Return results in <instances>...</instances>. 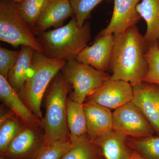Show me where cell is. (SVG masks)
<instances>
[{"label": "cell", "instance_id": "cell-1", "mask_svg": "<svg viewBox=\"0 0 159 159\" xmlns=\"http://www.w3.org/2000/svg\"><path fill=\"white\" fill-rule=\"evenodd\" d=\"M110 66L111 80H122L132 87L143 82L148 70L146 58L148 45L136 25L114 34Z\"/></svg>", "mask_w": 159, "mask_h": 159}, {"label": "cell", "instance_id": "cell-2", "mask_svg": "<svg viewBox=\"0 0 159 159\" xmlns=\"http://www.w3.org/2000/svg\"><path fill=\"white\" fill-rule=\"evenodd\" d=\"M41 52L46 57L66 61L75 59L87 46L91 38L90 25L86 21L82 27L75 17L60 28L37 35Z\"/></svg>", "mask_w": 159, "mask_h": 159}, {"label": "cell", "instance_id": "cell-3", "mask_svg": "<svg viewBox=\"0 0 159 159\" xmlns=\"http://www.w3.org/2000/svg\"><path fill=\"white\" fill-rule=\"evenodd\" d=\"M70 87L59 72L48 88L46 114L42 120L45 131L42 146L71 140L66 114L67 96Z\"/></svg>", "mask_w": 159, "mask_h": 159}, {"label": "cell", "instance_id": "cell-4", "mask_svg": "<svg viewBox=\"0 0 159 159\" xmlns=\"http://www.w3.org/2000/svg\"><path fill=\"white\" fill-rule=\"evenodd\" d=\"M66 62L62 60L49 58L40 51H34L28 77L18 93L29 109L41 120V105L43 97L51 81Z\"/></svg>", "mask_w": 159, "mask_h": 159}, {"label": "cell", "instance_id": "cell-5", "mask_svg": "<svg viewBox=\"0 0 159 159\" xmlns=\"http://www.w3.org/2000/svg\"><path fill=\"white\" fill-rule=\"evenodd\" d=\"M60 72L73 89L70 98L81 104L111 78L107 72L98 70L76 59L66 61Z\"/></svg>", "mask_w": 159, "mask_h": 159}, {"label": "cell", "instance_id": "cell-6", "mask_svg": "<svg viewBox=\"0 0 159 159\" xmlns=\"http://www.w3.org/2000/svg\"><path fill=\"white\" fill-rule=\"evenodd\" d=\"M0 40L15 48L26 46L41 51L37 37L21 14L18 3L12 1H0Z\"/></svg>", "mask_w": 159, "mask_h": 159}, {"label": "cell", "instance_id": "cell-7", "mask_svg": "<svg viewBox=\"0 0 159 159\" xmlns=\"http://www.w3.org/2000/svg\"><path fill=\"white\" fill-rule=\"evenodd\" d=\"M113 129L133 139L150 136L155 133L149 122L132 101L115 110Z\"/></svg>", "mask_w": 159, "mask_h": 159}, {"label": "cell", "instance_id": "cell-8", "mask_svg": "<svg viewBox=\"0 0 159 159\" xmlns=\"http://www.w3.org/2000/svg\"><path fill=\"white\" fill-rule=\"evenodd\" d=\"M114 34H98L93 44L82 50L76 59L98 70H110L114 43Z\"/></svg>", "mask_w": 159, "mask_h": 159}, {"label": "cell", "instance_id": "cell-9", "mask_svg": "<svg viewBox=\"0 0 159 159\" xmlns=\"http://www.w3.org/2000/svg\"><path fill=\"white\" fill-rule=\"evenodd\" d=\"M132 101L149 122L155 133L159 135V88L142 82L133 87Z\"/></svg>", "mask_w": 159, "mask_h": 159}, {"label": "cell", "instance_id": "cell-10", "mask_svg": "<svg viewBox=\"0 0 159 159\" xmlns=\"http://www.w3.org/2000/svg\"><path fill=\"white\" fill-rule=\"evenodd\" d=\"M133 98V89L130 84L110 80L88 99L109 109L115 110L132 101Z\"/></svg>", "mask_w": 159, "mask_h": 159}, {"label": "cell", "instance_id": "cell-11", "mask_svg": "<svg viewBox=\"0 0 159 159\" xmlns=\"http://www.w3.org/2000/svg\"><path fill=\"white\" fill-rule=\"evenodd\" d=\"M142 0H114L112 15L108 25L99 34H115L136 25L142 19L137 7Z\"/></svg>", "mask_w": 159, "mask_h": 159}, {"label": "cell", "instance_id": "cell-12", "mask_svg": "<svg viewBox=\"0 0 159 159\" xmlns=\"http://www.w3.org/2000/svg\"><path fill=\"white\" fill-rule=\"evenodd\" d=\"M74 15L70 0H49L36 21L33 32L38 35L51 27L60 28L66 20Z\"/></svg>", "mask_w": 159, "mask_h": 159}, {"label": "cell", "instance_id": "cell-13", "mask_svg": "<svg viewBox=\"0 0 159 159\" xmlns=\"http://www.w3.org/2000/svg\"><path fill=\"white\" fill-rule=\"evenodd\" d=\"M86 120L87 135L92 140L113 129V113L110 109L88 100L83 104Z\"/></svg>", "mask_w": 159, "mask_h": 159}, {"label": "cell", "instance_id": "cell-14", "mask_svg": "<svg viewBox=\"0 0 159 159\" xmlns=\"http://www.w3.org/2000/svg\"><path fill=\"white\" fill-rule=\"evenodd\" d=\"M0 98L22 121L31 127L42 124L21 99L17 91L9 84L7 79L0 74Z\"/></svg>", "mask_w": 159, "mask_h": 159}, {"label": "cell", "instance_id": "cell-15", "mask_svg": "<svg viewBox=\"0 0 159 159\" xmlns=\"http://www.w3.org/2000/svg\"><path fill=\"white\" fill-rule=\"evenodd\" d=\"M127 137L112 130L93 140L105 159H129L132 154Z\"/></svg>", "mask_w": 159, "mask_h": 159}, {"label": "cell", "instance_id": "cell-16", "mask_svg": "<svg viewBox=\"0 0 159 159\" xmlns=\"http://www.w3.org/2000/svg\"><path fill=\"white\" fill-rule=\"evenodd\" d=\"M137 10L147 25L144 37L148 45L159 40V0H142Z\"/></svg>", "mask_w": 159, "mask_h": 159}, {"label": "cell", "instance_id": "cell-17", "mask_svg": "<svg viewBox=\"0 0 159 159\" xmlns=\"http://www.w3.org/2000/svg\"><path fill=\"white\" fill-rule=\"evenodd\" d=\"M34 51L29 46H21L17 60L8 74L7 80L17 92L21 88L28 77Z\"/></svg>", "mask_w": 159, "mask_h": 159}, {"label": "cell", "instance_id": "cell-18", "mask_svg": "<svg viewBox=\"0 0 159 159\" xmlns=\"http://www.w3.org/2000/svg\"><path fill=\"white\" fill-rule=\"evenodd\" d=\"M67 121L72 144L87 134L86 120L83 104L72 100L66 101Z\"/></svg>", "mask_w": 159, "mask_h": 159}, {"label": "cell", "instance_id": "cell-19", "mask_svg": "<svg viewBox=\"0 0 159 159\" xmlns=\"http://www.w3.org/2000/svg\"><path fill=\"white\" fill-rule=\"evenodd\" d=\"M99 150L87 134L73 144L60 159H99Z\"/></svg>", "mask_w": 159, "mask_h": 159}, {"label": "cell", "instance_id": "cell-20", "mask_svg": "<svg viewBox=\"0 0 159 159\" xmlns=\"http://www.w3.org/2000/svg\"><path fill=\"white\" fill-rule=\"evenodd\" d=\"M35 132L31 128L20 131L10 142L6 151L15 157L24 155L34 147L36 142Z\"/></svg>", "mask_w": 159, "mask_h": 159}, {"label": "cell", "instance_id": "cell-21", "mask_svg": "<svg viewBox=\"0 0 159 159\" xmlns=\"http://www.w3.org/2000/svg\"><path fill=\"white\" fill-rule=\"evenodd\" d=\"M131 148L147 159H159V135L133 139L127 137Z\"/></svg>", "mask_w": 159, "mask_h": 159}, {"label": "cell", "instance_id": "cell-22", "mask_svg": "<svg viewBox=\"0 0 159 159\" xmlns=\"http://www.w3.org/2000/svg\"><path fill=\"white\" fill-rule=\"evenodd\" d=\"M49 1L23 0L22 2L18 3L22 16L32 30L40 14Z\"/></svg>", "mask_w": 159, "mask_h": 159}, {"label": "cell", "instance_id": "cell-23", "mask_svg": "<svg viewBox=\"0 0 159 159\" xmlns=\"http://www.w3.org/2000/svg\"><path fill=\"white\" fill-rule=\"evenodd\" d=\"M148 70L143 82L151 84L159 88V50L157 42L149 45L146 54Z\"/></svg>", "mask_w": 159, "mask_h": 159}, {"label": "cell", "instance_id": "cell-24", "mask_svg": "<svg viewBox=\"0 0 159 159\" xmlns=\"http://www.w3.org/2000/svg\"><path fill=\"white\" fill-rule=\"evenodd\" d=\"M20 131L18 123L11 118L2 116L0 125V150L5 152L16 136Z\"/></svg>", "mask_w": 159, "mask_h": 159}, {"label": "cell", "instance_id": "cell-25", "mask_svg": "<svg viewBox=\"0 0 159 159\" xmlns=\"http://www.w3.org/2000/svg\"><path fill=\"white\" fill-rule=\"evenodd\" d=\"M109 0H70L77 23L82 27L90 16L95 7L104 1Z\"/></svg>", "mask_w": 159, "mask_h": 159}, {"label": "cell", "instance_id": "cell-26", "mask_svg": "<svg viewBox=\"0 0 159 159\" xmlns=\"http://www.w3.org/2000/svg\"><path fill=\"white\" fill-rule=\"evenodd\" d=\"M73 145L71 140L42 146L35 159H60Z\"/></svg>", "mask_w": 159, "mask_h": 159}, {"label": "cell", "instance_id": "cell-27", "mask_svg": "<svg viewBox=\"0 0 159 159\" xmlns=\"http://www.w3.org/2000/svg\"><path fill=\"white\" fill-rule=\"evenodd\" d=\"M19 54L20 51H11L2 47L0 48V74L6 79Z\"/></svg>", "mask_w": 159, "mask_h": 159}, {"label": "cell", "instance_id": "cell-28", "mask_svg": "<svg viewBox=\"0 0 159 159\" xmlns=\"http://www.w3.org/2000/svg\"><path fill=\"white\" fill-rule=\"evenodd\" d=\"M129 159H147L141 155L140 154L134 151Z\"/></svg>", "mask_w": 159, "mask_h": 159}, {"label": "cell", "instance_id": "cell-29", "mask_svg": "<svg viewBox=\"0 0 159 159\" xmlns=\"http://www.w3.org/2000/svg\"><path fill=\"white\" fill-rule=\"evenodd\" d=\"M7 1H12V2H16L20 3L22 2L23 0H7Z\"/></svg>", "mask_w": 159, "mask_h": 159}, {"label": "cell", "instance_id": "cell-30", "mask_svg": "<svg viewBox=\"0 0 159 159\" xmlns=\"http://www.w3.org/2000/svg\"><path fill=\"white\" fill-rule=\"evenodd\" d=\"M157 45H158V48L159 50V40L157 41Z\"/></svg>", "mask_w": 159, "mask_h": 159}, {"label": "cell", "instance_id": "cell-31", "mask_svg": "<svg viewBox=\"0 0 159 159\" xmlns=\"http://www.w3.org/2000/svg\"><path fill=\"white\" fill-rule=\"evenodd\" d=\"M4 159V158H2V157H1V159Z\"/></svg>", "mask_w": 159, "mask_h": 159}]
</instances>
